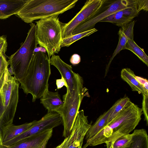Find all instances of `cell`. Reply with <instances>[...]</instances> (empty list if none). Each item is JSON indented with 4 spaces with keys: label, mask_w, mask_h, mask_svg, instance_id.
<instances>
[{
    "label": "cell",
    "mask_w": 148,
    "mask_h": 148,
    "mask_svg": "<svg viewBox=\"0 0 148 148\" xmlns=\"http://www.w3.org/2000/svg\"><path fill=\"white\" fill-rule=\"evenodd\" d=\"M106 0H88L85 2L80 11L69 22L62 23V39L71 36L72 32L82 23L90 19L101 10Z\"/></svg>",
    "instance_id": "9c48e42d"
},
{
    "label": "cell",
    "mask_w": 148,
    "mask_h": 148,
    "mask_svg": "<svg viewBox=\"0 0 148 148\" xmlns=\"http://www.w3.org/2000/svg\"><path fill=\"white\" fill-rule=\"evenodd\" d=\"M87 117L83 110L78 111L71 133L61 143V148H82L84 138L92 125Z\"/></svg>",
    "instance_id": "30bf717a"
},
{
    "label": "cell",
    "mask_w": 148,
    "mask_h": 148,
    "mask_svg": "<svg viewBox=\"0 0 148 148\" xmlns=\"http://www.w3.org/2000/svg\"><path fill=\"white\" fill-rule=\"evenodd\" d=\"M139 12L136 0H133L132 3L126 8L110 15L100 22L111 23L122 27L131 22Z\"/></svg>",
    "instance_id": "7c38bea8"
},
{
    "label": "cell",
    "mask_w": 148,
    "mask_h": 148,
    "mask_svg": "<svg viewBox=\"0 0 148 148\" xmlns=\"http://www.w3.org/2000/svg\"><path fill=\"white\" fill-rule=\"evenodd\" d=\"M8 46L6 36L3 35L0 36V55L3 53L6 56L5 54Z\"/></svg>",
    "instance_id": "83f0119b"
},
{
    "label": "cell",
    "mask_w": 148,
    "mask_h": 148,
    "mask_svg": "<svg viewBox=\"0 0 148 148\" xmlns=\"http://www.w3.org/2000/svg\"><path fill=\"white\" fill-rule=\"evenodd\" d=\"M123 49L128 50L132 52L148 66V56L144 52V49L139 47L134 40L128 39Z\"/></svg>",
    "instance_id": "7402d4cb"
},
{
    "label": "cell",
    "mask_w": 148,
    "mask_h": 148,
    "mask_svg": "<svg viewBox=\"0 0 148 148\" xmlns=\"http://www.w3.org/2000/svg\"><path fill=\"white\" fill-rule=\"evenodd\" d=\"M130 101V99L128 97L125 96L116 102L112 106L113 109L108 118L107 124L117 115L127 103Z\"/></svg>",
    "instance_id": "cb8c5ba5"
},
{
    "label": "cell",
    "mask_w": 148,
    "mask_h": 148,
    "mask_svg": "<svg viewBox=\"0 0 148 148\" xmlns=\"http://www.w3.org/2000/svg\"><path fill=\"white\" fill-rule=\"evenodd\" d=\"M7 58H8V57L3 53L0 55V80L5 74L9 65L7 61Z\"/></svg>",
    "instance_id": "484cf974"
},
{
    "label": "cell",
    "mask_w": 148,
    "mask_h": 148,
    "mask_svg": "<svg viewBox=\"0 0 148 148\" xmlns=\"http://www.w3.org/2000/svg\"><path fill=\"white\" fill-rule=\"evenodd\" d=\"M56 84L57 87V89L61 88L63 86H65L66 88L68 87L67 84L65 79L62 77L60 79L56 80Z\"/></svg>",
    "instance_id": "1f68e13d"
},
{
    "label": "cell",
    "mask_w": 148,
    "mask_h": 148,
    "mask_svg": "<svg viewBox=\"0 0 148 148\" xmlns=\"http://www.w3.org/2000/svg\"><path fill=\"white\" fill-rule=\"evenodd\" d=\"M53 131V130H47L25 139L13 145L0 148H45L52 135Z\"/></svg>",
    "instance_id": "4fadbf2b"
},
{
    "label": "cell",
    "mask_w": 148,
    "mask_h": 148,
    "mask_svg": "<svg viewBox=\"0 0 148 148\" xmlns=\"http://www.w3.org/2000/svg\"><path fill=\"white\" fill-rule=\"evenodd\" d=\"M133 1V0H118L113 1L106 6L101 12H99L92 18L78 25L73 31L71 36L94 28L97 23L114 13L126 8Z\"/></svg>",
    "instance_id": "8fae6325"
},
{
    "label": "cell",
    "mask_w": 148,
    "mask_h": 148,
    "mask_svg": "<svg viewBox=\"0 0 148 148\" xmlns=\"http://www.w3.org/2000/svg\"><path fill=\"white\" fill-rule=\"evenodd\" d=\"M83 78L76 73L73 88L63 96L64 103L56 112L61 116L64 127L63 136L67 137L71 131L82 101L85 96H89L88 89L83 86Z\"/></svg>",
    "instance_id": "277c9868"
},
{
    "label": "cell",
    "mask_w": 148,
    "mask_h": 148,
    "mask_svg": "<svg viewBox=\"0 0 148 148\" xmlns=\"http://www.w3.org/2000/svg\"><path fill=\"white\" fill-rule=\"evenodd\" d=\"M132 134L123 135L116 139L110 148H124L130 142Z\"/></svg>",
    "instance_id": "d4e9b609"
},
{
    "label": "cell",
    "mask_w": 148,
    "mask_h": 148,
    "mask_svg": "<svg viewBox=\"0 0 148 148\" xmlns=\"http://www.w3.org/2000/svg\"><path fill=\"white\" fill-rule=\"evenodd\" d=\"M20 83L7 68L0 80V129L13 124L18 99Z\"/></svg>",
    "instance_id": "5b68a950"
},
{
    "label": "cell",
    "mask_w": 148,
    "mask_h": 148,
    "mask_svg": "<svg viewBox=\"0 0 148 148\" xmlns=\"http://www.w3.org/2000/svg\"><path fill=\"white\" fill-rule=\"evenodd\" d=\"M135 21H133L121 27L118 32L119 40L117 47L111 57L106 68L107 74L110 65L114 57L123 50L128 39L134 40V27Z\"/></svg>",
    "instance_id": "9a60e30c"
},
{
    "label": "cell",
    "mask_w": 148,
    "mask_h": 148,
    "mask_svg": "<svg viewBox=\"0 0 148 148\" xmlns=\"http://www.w3.org/2000/svg\"><path fill=\"white\" fill-rule=\"evenodd\" d=\"M132 134L131 141L124 148H148V136L145 129L135 130Z\"/></svg>",
    "instance_id": "44dd1931"
},
{
    "label": "cell",
    "mask_w": 148,
    "mask_h": 148,
    "mask_svg": "<svg viewBox=\"0 0 148 148\" xmlns=\"http://www.w3.org/2000/svg\"><path fill=\"white\" fill-rule=\"evenodd\" d=\"M62 146V144L61 143L59 145L56 147L55 148H61Z\"/></svg>",
    "instance_id": "836d02e7"
},
{
    "label": "cell",
    "mask_w": 148,
    "mask_h": 148,
    "mask_svg": "<svg viewBox=\"0 0 148 148\" xmlns=\"http://www.w3.org/2000/svg\"><path fill=\"white\" fill-rule=\"evenodd\" d=\"M71 63L73 65H76L79 64L81 61L80 56L77 54L73 55L70 60Z\"/></svg>",
    "instance_id": "4dcf8cb0"
},
{
    "label": "cell",
    "mask_w": 148,
    "mask_h": 148,
    "mask_svg": "<svg viewBox=\"0 0 148 148\" xmlns=\"http://www.w3.org/2000/svg\"><path fill=\"white\" fill-rule=\"evenodd\" d=\"M26 1L0 0V19H5L16 14L21 9Z\"/></svg>",
    "instance_id": "e0dca14e"
},
{
    "label": "cell",
    "mask_w": 148,
    "mask_h": 148,
    "mask_svg": "<svg viewBox=\"0 0 148 148\" xmlns=\"http://www.w3.org/2000/svg\"><path fill=\"white\" fill-rule=\"evenodd\" d=\"M143 114L141 108L128 102L117 115L92 138L86 140L82 148L105 143L110 148L120 136L130 134L137 125Z\"/></svg>",
    "instance_id": "6da1fadb"
},
{
    "label": "cell",
    "mask_w": 148,
    "mask_h": 148,
    "mask_svg": "<svg viewBox=\"0 0 148 148\" xmlns=\"http://www.w3.org/2000/svg\"><path fill=\"white\" fill-rule=\"evenodd\" d=\"M40 98V103L47 110V112H56L64 103L58 92L49 91L48 88Z\"/></svg>",
    "instance_id": "2e32d148"
},
{
    "label": "cell",
    "mask_w": 148,
    "mask_h": 148,
    "mask_svg": "<svg viewBox=\"0 0 148 148\" xmlns=\"http://www.w3.org/2000/svg\"><path fill=\"white\" fill-rule=\"evenodd\" d=\"M35 120L30 123L16 125L13 124L8 125L1 130L3 143L8 141L29 129L34 124Z\"/></svg>",
    "instance_id": "ac0fdd59"
},
{
    "label": "cell",
    "mask_w": 148,
    "mask_h": 148,
    "mask_svg": "<svg viewBox=\"0 0 148 148\" xmlns=\"http://www.w3.org/2000/svg\"><path fill=\"white\" fill-rule=\"evenodd\" d=\"M41 52L46 53L47 51L46 49L40 46L38 47H37L34 50V52Z\"/></svg>",
    "instance_id": "d6a6232c"
},
{
    "label": "cell",
    "mask_w": 148,
    "mask_h": 148,
    "mask_svg": "<svg viewBox=\"0 0 148 148\" xmlns=\"http://www.w3.org/2000/svg\"><path fill=\"white\" fill-rule=\"evenodd\" d=\"M30 25V28L25 41L15 53L8 57V62L10 67L8 70L19 83L26 75L34 50L38 44L36 25L32 23Z\"/></svg>",
    "instance_id": "52a82bcc"
},
{
    "label": "cell",
    "mask_w": 148,
    "mask_h": 148,
    "mask_svg": "<svg viewBox=\"0 0 148 148\" xmlns=\"http://www.w3.org/2000/svg\"><path fill=\"white\" fill-rule=\"evenodd\" d=\"M136 78L143 87L148 91V81L146 79L136 76Z\"/></svg>",
    "instance_id": "f546056e"
},
{
    "label": "cell",
    "mask_w": 148,
    "mask_h": 148,
    "mask_svg": "<svg viewBox=\"0 0 148 148\" xmlns=\"http://www.w3.org/2000/svg\"><path fill=\"white\" fill-rule=\"evenodd\" d=\"M49 60L50 65L54 66L58 69L61 77L66 81L68 86L67 89L69 91L72 90L75 73L73 71L72 66L64 62L58 55L54 54Z\"/></svg>",
    "instance_id": "5bb4252c"
},
{
    "label": "cell",
    "mask_w": 148,
    "mask_h": 148,
    "mask_svg": "<svg viewBox=\"0 0 148 148\" xmlns=\"http://www.w3.org/2000/svg\"><path fill=\"white\" fill-rule=\"evenodd\" d=\"M62 124L60 115L56 112H47L40 119L35 120L33 125L28 130L11 140L3 143L2 147H9L44 131L53 130Z\"/></svg>",
    "instance_id": "ba28073f"
},
{
    "label": "cell",
    "mask_w": 148,
    "mask_h": 148,
    "mask_svg": "<svg viewBox=\"0 0 148 148\" xmlns=\"http://www.w3.org/2000/svg\"><path fill=\"white\" fill-rule=\"evenodd\" d=\"M78 0H27L16 15L27 23L59 15L73 8Z\"/></svg>",
    "instance_id": "3957f363"
},
{
    "label": "cell",
    "mask_w": 148,
    "mask_h": 148,
    "mask_svg": "<svg viewBox=\"0 0 148 148\" xmlns=\"http://www.w3.org/2000/svg\"><path fill=\"white\" fill-rule=\"evenodd\" d=\"M134 71L129 68L123 69L121 71V77L130 87L132 91L143 94H148L146 91L138 82Z\"/></svg>",
    "instance_id": "d6986e66"
},
{
    "label": "cell",
    "mask_w": 148,
    "mask_h": 148,
    "mask_svg": "<svg viewBox=\"0 0 148 148\" xmlns=\"http://www.w3.org/2000/svg\"><path fill=\"white\" fill-rule=\"evenodd\" d=\"M97 31V29L94 28L88 30L62 39L61 48L63 47H68L77 40L88 36Z\"/></svg>",
    "instance_id": "603a6c76"
},
{
    "label": "cell",
    "mask_w": 148,
    "mask_h": 148,
    "mask_svg": "<svg viewBox=\"0 0 148 148\" xmlns=\"http://www.w3.org/2000/svg\"><path fill=\"white\" fill-rule=\"evenodd\" d=\"M51 74L49 60L46 53L34 52L25 77L20 83V88L32 96V101L41 97L48 88Z\"/></svg>",
    "instance_id": "7a4b0ae2"
},
{
    "label": "cell",
    "mask_w": 148,
    "mask_h": 148,
    "mask_svg": "<svg viewBox=\"0 0 148 148\" xmlns=\"http://www.w3.org/2000/svg\"><path fill=\"white\" fill-rule=\"evenodd\" d=\"M36 23L38 44L44 48L49 59L60 51L62 40V25L58 15L39 20Z\"/></svg>",
    "instance_id": "8992f818"
},
{
    "label": "cell",
    "mask_w": 148,
    "mask_h": 148,
    "mask_svg": "<svg viewBox=\"0 0 148 148\" xmlns=\"http://www.w3.org/2000/svg\"><path fill=\"white\" fill-rule=\"evenodd\" d=\"M143 99L142 103L143 113L145 116V120L146 122L147 125H148V94H143Z\"/></svg>",
    "instance_id": "4316f807"
},
{
    "label": "cell",
    "mask_w": 148,
    "mask_h": 148,
    "mask_svg": "<svg viewBox=\"0 0 148 148\" xmlns=\"http://www.w3.org/2000/svg\"><path fill=\"white\" fill-rule=\"evenodd\" d=\"M112 109L113 106H112L107 111L101 115L95 122L92 125L85 136L86 140L92 138L107 125L108 118Z\"/></svg>",
    "instance_id": "ffe728a7"
},
{
    "label": "cell",
    "mask_w": 148,
    "mask_h": 148,
    "mask_svg": "<svg viewBox=\"0 0 148 148\" xmlns=\"http://www.w3.org/2000/svg\"><path fill=\"white\" fill-rule=\"evenodd\" d=\"M0 131L1 132V130H0Z\"/></svg>",
    "instance_id": "e575fe53"
},
{
    "label": "cell",
    "mask_w": 148,
    "mask_h": 148,
    "mask_svg": "<svg viewBox=\"0 0 148 148\" xmlns=\"http://www.w3.org/2000/svg\"><path fill=\"white\" fill-rule=\"evenodd\" d=\"M136 2L137 7L139 12L142 10L148 11V0H136Z\"/></svg>",
    "instance_id": "f1b7e54d"
}]
</instances>
